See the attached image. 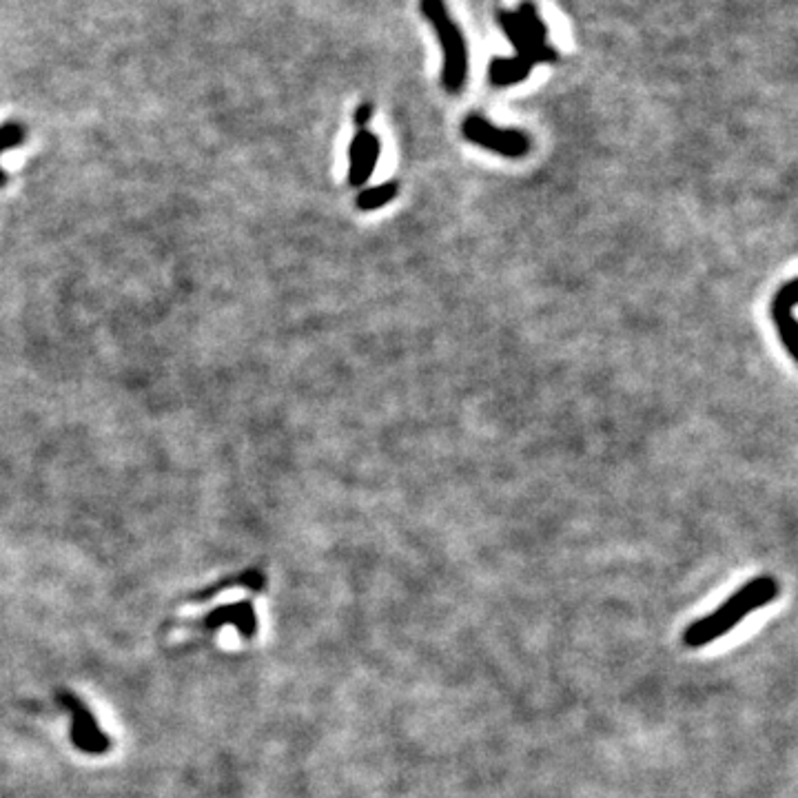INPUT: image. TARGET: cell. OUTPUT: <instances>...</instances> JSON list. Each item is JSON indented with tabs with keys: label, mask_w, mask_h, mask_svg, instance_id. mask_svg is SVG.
<instances>
[{
	"label": "cell",
	"mask_w": 798,
	"mask_h": 798,
	"mask_svg": "<svg viewBox=\"0 0 798 798\" xmlns=\"http://www.w3.org/2000/svg\"><path fill=\"white\" fill-rule=\"evenodd\" d=\"M501 29H504L510 45L515 47L517 58L524 60L532 69L541 63H555L559 58L557 49L548 43V27L539 16L537 5L524 0L515 12L501 9L497 14Z\"/></svg>",
	"instance_id": "cell-2"
},
{
	"label": "cell",
	"mask_w": 798,
	"mask_h": 798,
	"mask_svg": "<svg viewBox=\"0 0 798 798\" xmlns=\"http://www.w3.org/2000/svg\"><path fill=\"white\" fill-rule=\"evenodd\" d=\"M25 140V127L20 125V122H7V125L0 127V156H3L5 151L20 147ZM7 184V173L0 169V187H5Z\"/></svg>",
	"instance_id": "cell-12"
},
{
	"label": "cell",
	"mask_w": 798,
	"mask_h": 798,
	"mask_svg": "<svg viewBox=\"0 0 798 798\" xmlns=\"http://www.w3.org/2000/svg\"><path fill=\"white\" fill-rule=\"evenodd\" d=\"M56 699L71 719L69 739L76 745V750L91 756L107 754L111 750V739L100 730V723L96 721L94 712L87 708V703L69 690H58Z\"/></svg>",
	"instance_id": "cell-6"
},
{
	"label": "cell",
	"mask_w": 798,
	"mask_h": 798,
	"mask_svg": "<svg viewBox=\"0 0 798 798\" xmlns=\"http://www.w3.org/2000/svg\"><path fill=\"white\" fill-rule=\"evenodd\" d=\"M422 14L433 25L439 45L444 51L442 85L448 94H459L468 80V47L462 29L450 16L444 0H419Z\"/></svg>",
	"instance_id": "cell-3"
},
{
	"label": "cell",
	"mask_w": 798,
	"mask_h": 798,
	"mask_svg": "<svg viewBox=\"0 0 798 798\" xmlns=\"http://www.w3.org/2000/svg\"><path fill=\"white\" fill-rule=\"evenodd\" d=\"M399 193V184L397 182H384L380 187H373V189H364L360 196H357V209L360 211H375V209H382L386 207L388 202H393Z\"/></svg>",
	"instance_id": "cell-11"
},
{
	"label": "cell",
	"mask_w": 798,
	"mask_h": 798,
	"mask_svg": "<svg viewBox=\"0 0 798 798\" xmlns=\"http://www.w3.org/2000/svg\"><path fill=\"white\" fill-rule=\"evenodd\" d=\"M264 583L266 577L260 568H249L240 572V575H233V577H224L216 583H211L204 590L198 592H191V595L184 599V603H207L209 599H213L216 595L224 590H233V588H244V590H255V592H262L264 590Z\"/></svg>",
	"instance_id": "cell-9"
},
{
	"label": "cell",
	"mask_w": 798,
	"mask_h": 798,
	"mask_svg": "<svg viewBox=\"0 0 798 798\" xmlns=\"http://www.w3.org/2000/svg\"><path fill=\"white\" fill-rule=\"evenodd\" d=\"M532 67L524 60H519L517 56L510 58H493L488 65V80L493 87H510L517 83H524L530 76Z\"/></svg>",
	"instance_id": "cell-10"
},
{
	"label": "cell",
	"mask_w": 798,
	"mask_h": 798,
	"mask_svg": "<svg viewBox=\"0 0 798 798\" xmlns=\"http://www.w3.org/2000/svg\"><path fill=\"white\" fill-rule=\"evenodd\" d=\"M373 105L371 102H364V105H360L355 109V114H353V122L357 125V129H366V125L368 122H371V118H373Z\"/></svg>",
	"instance_id": "cell-13"
},
{
	"label": "cell",
	"mask_w": 798,
	"mask_h": 798,
	"mask_svg": "<svg viewBox=\"0 0 798 798\" xmlns=\"http://www.w3.org/2000/svg\"><path fill=\"white\" fill-rule=\"evenodd\" d=\"M382 153V142L368 129H357L349 147V184L362 187L373 176Z\"/></svg>",
	"instance_id": "cell-8"
},
{
	"label": "cell",
	"mask_w": 798,
	"mask_h": 798,
	"mask_svg": "<svg viewBox=\"0 0 798 798\" xmlns=\"http://www.w3.org/2000/svg\"><path fill=\"white\" fill-rule=\"evenodd\" d=\"M224 626H235L242 639H253L255 632H258V617H255V608L249 599H242L238 603H224V606L213 608L211 612L202 617L193 619H173L169 621L162 632H204L213 634Z\"/></svg>",
	"instance_id": "cell-4"
},
{
	"label": "cell",
	"mask_w": 798,
	"mask_h": 798,
	"mask_svg": "<svg viewBox=\"0 0 798 798\" xmlns=\"http://www.w3.org/2000/svg\"><path fill=\"white\" fill-rule=\"evenodd\" d=\"M779 595V583L772 577H756L750 583L734 592V595L721 603L719 608L710 615L701 617L699 621H694L692 626L683 632V643L688 648H703L708 643L716 641L721 634L730 632L732 628L739 626V621L752 615L754 610H759L767 603L774 601Z\"/></svg>",
	"instance_id": "cell-1"
},
{
	"label": "cell",
	"mask_w": 798,
	"mask_h": 798,
	"mask_svg": "<svg viewBox=\"0 0 798 798\" xmlns=\"http://www.w3.org/2000/svg\"><path fill=\"white\" fill-rule=\"evenodd\" d=\"M796 306H798V280L792 278L774 293L772 320L776 331H779L785 351L790 353L794 360L798 357V320L794 315Z\"/></svg>",
	"instance_id": "cell-7"
},
{
	"label": "cell",
	"mask_w": 798,
	"mask_h": 798,
	"mask_svg": "<svg viewBox=\"0 0 798 798\" xmlns=\"http://www.w3.org/2000/svg\"><path fill=\"white\" fill-rule=\"evenodd\" d=\"M462 133L468 142H473V145L513 160L528 156L532 147V142L524 131L497 127L488 118L479 114H473L464 120Z\"/></svg>",
	"instance_id": "cell-5"
}]
</instances>
